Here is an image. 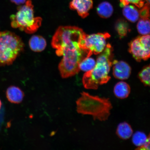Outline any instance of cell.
I'll return each mask as SVG.
<instances>
[{
    "label": "cell",
    "instance_id": "18",
    "mask_svg": "<svg viewBox=\"0 0 150 150\" xmlns=\"http://www.w3.org/2000/svg\"><path fill=\"white\" fill-rule=\"evenodd\" d=\"M96 61L93 58L86 57L81 62L79 65L80 70L87 72L92 70L95 67Z\"/></svg>",
    "mask_w": 150,
    "mask_h": 150
},
{
    "label": "cell",
    "instance_id": "1",
    "mask_svg": "<svg viewBox=\"0 0 150 150\" xmlns=\"http://www.w3.org/2000/svg\"><path fill=\"white\" fill-rule=\"evenodd\" d=\"M86 33L81 29L75 26H61L52 37V45L56 55L62 56L59 65L61 76L68 78L80 71L81 62L87 57V53L81 46Z\"/></svg>",
    "mask_w": 150,
    "mask_h": 150
},
{
    "label": "cell",
    "instance_id": "4",
    "mask_svg": "<svg viewBox=\"0 0 150 150\" xmlns=\"http://www.w3.org/2000/svg\"><path fill=\"white\" fill-rule=\"evenodd\" d=\"M11 25L27 33L36 32L42 25V18L34 16L33 5L31 0H28L25 4L18 8L16 14L11 17Z\"/></svg>",
    "mask_w": 150,
    "mask_h": 150
},
{
    "label": "cell",
    "instance_id": "8",
    "mask_svg": "<svg viewBox=\"0 0 150 150\" xmlns=\"http://www.w3.org/2000/svg\"><path fill=\"white\" fill-rule=\"evenodd\" d=\"M112 74L114 77L121 80H126L130 76L131 69L126 62L114 60L112 62Z\"/></svg>",
    "mask_w": 150,
    "mask_h": 150
},
{
    "label": "cell",
    "instance_id": "24",
    "mask_svg": "<svg viewBox=\"0 0 150 150\" xmlns=\"http://www.w3.org/2000/svg\"><path fill=\"white\" fill-rule=\"evenodd\" d=\"M10 1L12 3L17 5L23 4L27 1V0H10Z\"/></svg>",
    "mask_w": 150,
    "mask_h": 150
},
{
    "label": "cell",
    "instance_id": "5",
    "mask_svg": "<svg viewBox=\"0 0 150 150\" xmlns=\"http://www.w3.org/2000/svg\"><path fill=\"white\" fill-rule=\"evenodd\" d=\"M24 47L23 41L16 34L9 31L0 32V66L12 64Z\"/></svg>",
    "mask_w": 150,
    "mask_h": 150
},
{
    "label": "cell",
    "instance_id": "25",
    "mask_svg": "<svg viewBox=\"0 0 150 150\" xmlns=\"http://www.w3.org/2000/svg\"><path fill=\"white\" fill-rule=\"evenodd\" d=\"M146 1H147V3L149 4H150V0H145Z\"/></svg>",
    "mask_w": 150,
    "mask_h": 150
},
{
    "label": "cell",
    "instance_id": "26",
    "mask_svg": "<svg viewBox=\"0 0 150 150\" xmlns=\"http://www.w3.org/2000/svg\"><path fill=\"white\" fill-rule=\"evenodd\" d=\"M1 105H2V103H1V100H0V109H1Z\"/></svg>",
    "mask_w": 150,
    "mask_h": 150
},
{
    "label": "cell",
    "instance_id": "22",
    "mask_svg": "<svg viewBox=\"0 0 150 150\" xmlns=\"http://www.w3.org/2000/svg\"><path fill=\"white\" fill-rule=\"evenodd\" d=\"M139 11L141 18H148L149 17V4L146 3Z\"/></svg>",
    "mask_w": 150,
    "mask_h": 150
},
{
    "label": "cell",
    "instance_id": "12",
    "mask_svg": "<svg viewBox=\"0 0 150 150\" xmlns=\"http://www.w3.org/2000/svg\"><path fill=\"white\" fill-rule=\"evenodd\" d=\"M130 86L126 82L121 81L118 82L114 86V93L117 98L123 99L127 98L130 93Z\"/></svg>",
    "mask_w": 150,
    "mask_h": 150
},
{
    "label": "cell",
    "instance_id": "9",
    "mask_svg": "<svg viewBox=\"0 0 150 150\" xmlns=\"http://www.w3.org/2000/svg\"><path fill=\"white\" fill-rule=\"evenodd\" d=\"M93 5L92 0H72L70 4V7L76 11L79 16L84 18L88 16Z\"/></svg>",
    "mask_w": 150,
    "mask_h": 150
},
{
    "label": "cell",
    "instance_id": "13",
    "mask_svg": "<svg viewBox=\"0 0 150 150\" xmlns=\"http://www.w3.org/2000/svg\"><path fill=\"white\" fill-rule=\"evenodd\" d=\"M123 7V14L127 20L132 23L137 21L140 18L139 12L136 6L129 4Z\"/></svg>",
    "mask_w": 150,
    "mask_h": 150
},
{
    "label": "cell",
    "instance_id": "7",
    "mask_svg": "<svg viewBox=\"0 0 150 150\" xmlns=\"http://www.w3.org/2000/svg\"><path fill=\"white\" fill-rule=\"evenodd\" d=\"M150 35L137 37L129 44V52L137 61L147 60L150 57Z\"/></svg>",
    "mask_w": 150,
    "mask_h": 150
},
{
    "label": "cell",
    "instance_id": "20",
    "mask_svg": "<svg viewBox=\"0 0 150 150\" xmlns=\"http://www.w3.org/2000/svg\"><path fill=\"white\" fill-rule=\"evenodd\" d=\"M150 71L149 65L144 67L139 73V78L145 86H150Z\"/></svg>",
    "mask_w": 150,
    "mask_h": 150
},
{
    "label": "cell",
    "instance_id": "16",
    "mask_svg": "<svg viewBox=\"0 0 150 150\" xmlns=\"http://www.w3.org/2000/svg\"><path fill=\"white\" fill-rule=\"evenodd\" d=\"M115 27L118 34L121 38L126 36L127 33L130 31L128 23L123 19L118 20L116 22Z\"/></svg>",
    "mask_w": 150,
    "mask_h": 150
},
{
    "label": "cell",
    "instance_id": "21",
    "mask_svg": "<svg viewBox=\"0 0 150 150\" xmlns=\"http://www.w3.org/2000/svg\"><path fill=\"white\" fill-rule=\"evenodd\" d=\"M145 1V0H120V6L122 7L131 4L139 8L143 6Z\"/></svg>",
    "mask_w": 150,
    "mask_h": 150
},
{
    "label": "cell",
    "instance_id": "6",
    "mask_svg": "<svg viewBox=\"0 0 150 150\" xmlns=\"http://www.w3.org/2000/svg\"><path fill=\"white\" fill-rule=\"evenodd\" d=\"M108 33L86 34L82 39L81 46L86 53L87 57L93 54L98 55L103 52L106 46V41L110 37Z\"/></svg>",
    "mask_w": 150,
    "mask_h": 150
},
{
    "label": "cell",
    "instance_id": "17",
    "mask_svg": "<svg viewBox=\"0 0 150 150\" xmlns=\"http://www.w3.org/2000/svg\"><path fill=\"white\" fill-rule=\"evenodd\" d=\"M138 33L142 35H149L150 20L149 18H141L137 24Z\"/></svg>",
    "mask_w": 150,
    "mask_h": 150
},
{
    "label": "cell",
    "instance_id": "15",
    "mask_svg": "<svg viewBox=\"0 0 150 150\" xmlns=\"http://www.w3.org/2000/svg\"><path fill=\"white\" fill-rule=\"evenodd\" d=\"M97 14L100 17L106 18L110 17L113 12V8L108 2H102L97 8Z\"/></svg>",
    "mask_w": 150,
    "mask_h": 150
},
{
    "label": "cell",
    "instance_id": "2",
    "mask_svg": "<svg viewBox=\"0 0 150 150\" xmlns=\"http://www.w3.org/2000/svg\"><path fill=\"white\" fill-rule=\"evenodd\" d=\"M113 49L109 44L97 58L94 68L86 72L82 78V83L86 89L96 90L99 86L108 83L110 79L109 76L112 65Z\"/></svg>",
    "mask_w": 150,
    "mask_h": 150
},
{
    "label": "cell",
    "instance_id": "19",
    "mask_svg": "<svg viewBox=\"0 0 150 150\" xmlns=\"http://www.w3.org/2000/svg\"><path fill=\"white\" fill-rule=\"evenodd\" d=\"M147 137L145 133L140 131H137L133 134L132 143L137 147H140L145 143L147 140Z\"/></svg>",
    "mask_w": 150,
    "mask_h": 150
},
{
    "label": "cell",
    "instance_id": "10",
    "mask_svg": "<svg viewBox=\"0 0 150 150\" xmlns=\"http://www.w3.org/2000/svg\"><path fill=\"white\" fill-rule=\"evenodd\" d=\"M6 96L9 102L14 104H19L23 100L24 93L19 88L11 86L7 90Z\"/></svg>",
    "mask_w": 150,
    "mask_h": 150
},
{
    "label": "cell",
    "instance_id": "11",
    "mask_svg": "<svg viewBox=\"0 0 150 150\" xmlns=\"http://www.w3.org/2000/svg\"><path fill=\"white\" fill-rule=\"evenodd\" d=\"M29 45L31 50L35 52H41L45 49L46 41L42 36L34 35L29 41Z\"/></svg>",
    "mask_w": 150,
    "mask_h": 150
},
{
    "label": "cell",
    "instance_id": "3",
    "mask_svg": "<svg viewBox=\"0 0 150 150\" xmlns=\"http://www.w3.org/2000/svg\"><path fill=\"white\" fill-rule=\"evenodd\" d=\"M81 94V96L76 101L78 113L92 116L94 120H108L112 108L109 99L93 96L84 91Z\"/></svg>",
    "mask_w": 150,
    "mask_h": 150
},
{
    "label": "cell",
    "instance_id": "23",
    "mask_svg": "<svg viewBox=\"0 0 150 150\" xmlns=\"http://www.w3.org/2000/svg\"><path fill=\"white\" fill-rule=\"evenodd\" d=\"M150 135L147 137V140L145 143L142 146L138 147L136 150H149L150 149Z\"/></svg>",
    "mask_w": 150,
    "mask_h": 150
},
{
    "label": "cell",
    "instance_id": "14",
    "mask_svg": "<svg viewBox=\"0 0 150 150\" xmlns=\"http://www.w3.org/2000/svg\"><path fill=\"white\" fill-rule=\"evenodd\" d=\"M133 133L132 127L126 122L120 123L118 125L116 131L117 136L123 140L129 139L132 136Z\"/></svg>",
    "mask_w": 150,
    "mask_h": 150
}]
</instances>
